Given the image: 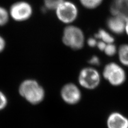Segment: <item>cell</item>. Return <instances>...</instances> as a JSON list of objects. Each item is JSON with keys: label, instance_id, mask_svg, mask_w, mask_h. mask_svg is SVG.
Masks as SVG:
<instances>
[{"label": "cell", "instance_id": "obj_1", "mask_svg": "<svg viewBox=\"0 0 128 128\" xmlns=\"http://www.w3.org/2000/svg\"><path fill=\"white\" fill-rule=\"evenodd\" d=\"M19 93L32 105L42 102L46 95L44 88L33 79H27L22 82L19 87Z\"/></svg>", "mask_w": 128, "mask_h": 128}, {"label": "cell", "instance_id": "obj_2", "mask_svg": "<svg viewBox=\"0 0 128 128\" xmlns=\"http://www.w3.org/2000/svg\"><path fill=\"white\" fill-rule=\"evenodd\" d=\"M62 41L66 46L72 49L78 50L83 47L85 37L82 30L79 27L70 25L64 30Z\"/></svg>", "mask_w": 128, "mask_h": 128}, {"label": "cell", "instance_id": "obj_3", "mask_svg": "<svg viewBox=\"0 0 128 128\" xmlns=\"http://www.w3.org/2000/svg\"><path fill=\"white\" fill-rule=\"evenodd\" d=\"M104 78L111 86H119L123 85L126 81V74L122 66L111 62L105 66L102 72Z\"/></svg>", "mask_w": 128, "mask_h": 128}, {"label": "cell", "instance_id": "obj_4", "mask_svg": "<svg viewBox=\"0 0 128 128\" xmlns=\"http://www.w3.org/2000/svg\"><path fill=\"white\" fill-rule=\"evenodd\" d=\"M78 81L83 88L88 90H94L100 83L101 76L99 72L94 68L86 67L80 71Z\"/></svg>", "mask_w": 128, "mask_h": 128}, {"label": "cell", "instance_id": "obj_5", "mask_svg": "<svg viewBox=\"0 0 128 128\" xmlns=\"http://www.w3.org/2000/svg\"><path fill=\"white\" fill-rule=\"evenodd\" d=\"M56 10L57 18L63 23H72L78 17V8L70 2L64 1Z\"/></svg>", "mask_w": 128, "mask_h": 128}, {"label": "cell", "instance_id": "obj_6", "mask_svg": "<svg viewBox=\"0 0 128 128\" xmlns=\"http://www.w3.org/2000/svg\"><path fill=\"white\" fill-rule=\"evenodd\" d=\"M60 96L65 103L73 105L80 102L82 98V94L76 85L70 83L62 86L60 91Z\"/></svg>", "mask_w": 128, "mask_h": 128}, {"label": "cell", "instance_id": "obj_7", "mask_svg": "<svg viewBox=\"0 0 128 128\" xmlns=\"http://www.w3.org/2000/svg\"><path fill=\"white\" fill-rule=\"evenodd\" d=\"M33 13L31 6L26 2H18L11 6V17L16 22H24L28 19Z\"/></svg>", "mask_w": 128, "mask_h": 128}, {"label": "cell", "instance_id": "obj_8", "mask_svg": "<svg viewBox=\"0 0 128 128\" xmlns=\"http://www.w3.org/2000/svg\"><path fill=\"white\" fill-rule=\"evenodd\" d=\"M110 11L112 16L128 20V0H113L110 4Z\"/></svg>", "mask_w": 128, "mask_h": 128}, {"label": "cell", "instance_id": "obj_9", "mask_svg": "<svg viewBox=\"0 0 128 128\" xmlns=\"http://www.w3.org/2000/svg\"><path fill=\"white\" fill-rule=\"evenodd\" d=\"M108 128H128V118L119 112H113L107 120Z\"/></svg>", "mask_w": 128, "mask_h": 128}, {"label": "cell", "instance_id": "obj_10", "mask_svg": "<svg viewBox=\"0 0 128 128\" xmlns=\"http://www.w3.org/2000/svg\"><path fill=\"white\" fill-rule=\"evenodd\" d=\"M126 20L118 16H112L107 20V26L112 33L121 35L125 33Z\"/></svg>", "mask_w": 128, "mask_h": 128}, {"label": "cell", "instance_id": "obj_11", "mask_svg": "<svg viewBox=\"0 0 128 128\" xmlns=\"http://www.w3.org/2000/svg\"><path fill=\"white\" fill-rule=\"evenodd\" d=\"M119 61L123 66L128 67V43L123 44L118 50Z\"/></svg>", "mask_w": 128, "mask_h": 128}, {"label": "cell", "instance_id": "obj_12", "mask_svg": "<svg viewBox=\"0 0 128 128\" xmlns=\"http://www.w3.org/2000/svg\"><path fill=\"white\" fill-rule=\"evenodd\" d=\"M96 38L100 40V41L106 44L114 43L115 41L114 38L110 33L105 30H99L98 33L95 35Z\"/></svg>", "mask_w": 128, "mask_h": 128}, {"label": "cell", "instance_id": "obj_13", "mask_svg": "<svg viewBox=\"0 0 128 128\" xmlns=\"http://www.w3.org/2000/svg\"><path fill=\"white\" fill-rule=\"evenodd\" d=\"M80 1L87 9H93L97 8L100 4L102 0H80Z\"/></svg>", "mask_w": 128, "mask_h": 128}, {"label": "cell", "instance_id": "obj_14", "mask_svg": "<svg viewBox=\"0 0 128 128\" xmlns=\"http://www.w3.org/2000/svg\"><path fill=\"white\" fill-rule=\"evenodd\" d=\"M64 2V0H44V5L46 9L56 10Z\"/></svg>", "mask_w": 128, "mask_h": 128}, {"label": "cell", "instance_id": "obj_15", "mask_svg": "<svg viewBox=\"0 0 128 128\" xmlns=\"http://www.w3.org/2000/svg\"><path fill=\"white\" fill-rule=\"evenodd\" d=\"M118 49L114 44L111 43L107 44L104 52L109 57H113L116 54L118 53Z\"/></svg>", "mask_w": 128, "mask_h": 128}, {"label": "cell", "instance_id": "obj_16", "mask_svg": "<svg viewBox=\"0 0 128 128\" xmlns=\"http://www.w3.org/2000/svg\"><path fill=\"white\" fill-rule=\"evenodd\" d=\"M9 20V14L6 9L0 6V26H4Z\"/></svg>", "mask_w": 128, "mask_h": 128}, {"label": "cell", "instance_id": "obj_17", "mask_svg": "<svg viewBox=\"0 0 128 128\" xmlns=\"http://www.w3.org/2000/svg\"><path fill=\"white\" fill-rule=\"evenodd\" d=\"M8 100L6 96L2 92L0 91V110H3L6 106Z\"/></svg>", "mask_w": 128, "mask_h": 128}, {"label": "cell", "instance_id": "obj_18", "mask_svg": "<svg viewBox=\"0 0 128 128\" xmlns=\"http://www.w3.org/2000/svg\"><path fill=\"white\" fill-rule=\"evenodd\" d=\"M89 62V64H91V65H99L100 64V60L97 56H93V57L90 59Z\"/></svg>", "mask_w": 128, "mask_h": 128}, {"label": "cell", "instance_id": "obj_19", "mask_svg": "<svg viewBox=\"0 0 128 128\" xmlns=\"http://www.w3.org/2000/svg\"><path fill=\"white\" fill-rule=\"evenodd\" d=\"M97 42H98L96 41V38H89L87 41V43L88 46L92 48H94L96 46H97Z\"/></svg>", "mask_w": 128, "mask_h": 128}, {"label": "cell", "instance_id": "obj_20", "mask_svg": "<svg viewBox=\"0 0 128 128\" xmlns=\"http://www.w3.org/2000/svg\"><path fill=\"white\" fill-rule=\"evenodd\" d=\"M106 45H107V44L105 43V42H104L102 41H100L97 42V46L98 47V48L100 50L102 51H104Z\"/></svg>", "mask_w": 128, "mask_h": 128}, {"label": "cell", "instance_id": "obj_21", "mask_svg": "<svg viewBox=\"0 0 128 128\" xmlns=\"http://www.w3.org/2000/svg\"><path fill=\"white\" fill-rule=\"evenodd\" d=\"M6 47V42L4 38L0 36V52L3 51Z\"/></svg>", "mask_w": 128, "mask_h": 128}, {"label": "cell", "instance_id": "obj_22", "mask_svg": "<svg viewBox=\"0 0 128 128\" xmlns=\"http://www.w3.org/2000/svg\"><path fill=\"white\" fill-rule=\"evenodd\" d=\"M126 35L128 36V20L126 21V28H125V33Z\"/></svg>", "mask_w": 128, "mask_h": 128}]
</instances>
